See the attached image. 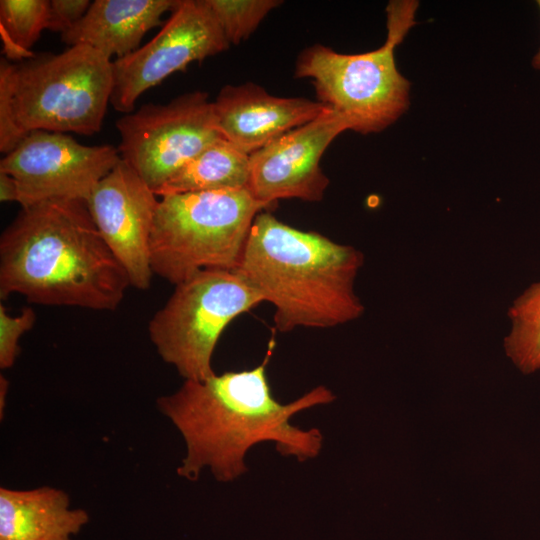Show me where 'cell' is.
I'll return each instance as SVG.
<instances>
[{
	"label": "cell",
	"instance_id": "obj_13",
	"mask_svg": "<svg viewBox=\"0 0 540 540\" xmlns=\"http://www.w3.org/2000/svg\"><path fill=\"white\" fill-rule=\"evenodd\" d=\"M213 108L222 136L250 155L327 107L306 98L273 96L257 84L245 83L224 86Z\"/></svg>",
	"mask_w": 540,
	"mask_h": 540
},
{
	"label": "cell",
	"instance_id": "obj_12",
	"mask_svg": "<svg viewBox=\"0 0 540 540\" xmlns=\"http://www.w3.org/2000/svg\"><path fill=\"white\" fill-rule=\"evenodd\" d=\"M122 160L95 186L86 201L91 217L132 287L151 285L150 236L159 199Z\"/></svg>",
	"mask_w": 540,
	"mask_h": 540
},
{
	"label": "cell",
	"instance_id": "obj_14",
	"mask_svg": "<svg viewBox=\"0 0 540 540\" xmlns=\"http://www.w3.org/2000/svg\"><path fill=\"white\" fill-rule=\"evenodd\" d=\"M179 0H95L83 18L61 40L85 45L111 59L128 56L139 48L145 34L162 24Z\"/></svg>",
	"mask_w": 540,
	"mask_h": 540
},
{
	"label": "cell",
	"instance_id": "obj_24",
	"mask_svg": "<svg viewBox=\"0 0 540 540\" xmlns=\"http://www.w3.org/2000/svg\"><path fill=\"white\" fill-rule=\"evenodd\" d=\"M537 4L540 8V0L537 1ZM532 65L535 69L537 70H540V48L538 50V52L535 54V56L533 57V60H532Z\"/></svg>",
	"mask_w": 540,
	"mask_h": 540
},
{
	"label": "cell",
	"instance_id": "obj_21",
	"mask_svg": "<svg viewBox=\"0 0 540 540\" xmlns=\"http://www.w3.org/2000/svg\"><path fill=\"white\" fill-rule=\"evenodd\" d=\"M89 0H50L47 29L60 35L75 26L91 5Z\"/></svg>",
	"mask_w": 540,
	"mask_h": 540
},
{
	"label": "cell",
	"instance_id": "obj_3",
	"mask_svg": "<svg viewBox=\"0 0 540 540\" xmlns=\"http://www.w3.org/2000/svg\"><path fill=\"white\" fill-rule=\"evenodd\" d=\"M363 254L314 231H303L261 211L250 228L237 273L274 307L279 332L331 328L359 318L354 291Z\"/></svg>",
	"mask_w": 540,
	"mask_h": 540
},
{
	"label": "cell",
	"instance_id": "obj_1",
	"mask_svg": "<svg viewBox=\"0 0 540 540\" xmlns=\"http://www.w3.org/2000/svg\"><path fill=\"white\" fill-rule=\"evenodd\" d=\"M271 351L272 346L253 369L185 380L176 392L157 399L158 409L176 426L186 444V455L177 468L179 476L194 481L203 468H209L218 481H232L247 471V451L264 441L274 442L281 455L301 462L318 456L321 432L295 427L290 418L332 402L335 395L318 386L293 402L277 401L266 375Z\"/></svg>",
	"mask_w": 540,
	"mask_h": 540
},
{
	"label": "cell",
	"instance_id": "obj_5",
	"mask_svg": "<svg viewBox=\"0 0 540 540\" xmlns=\"http://www.w3.org/2000/svg\"><path fill=\"white\" fill-rule=\"evenodd\" d=\"M417 1H391L387 6L386 42L380 48L343 54L321 44L303 50L295 76L310 78L318 101L339 113L349 130L380 132L409 106V81L395 64L394 49L415 25Z\"/></svg>",
	"mask_w": 540,
	"mask_h": 540
},
{
	"label": "cell",
	"instance_id": "obj_15",
	"mask_svg": "<svg viewBox=\"0 0 540 540\" xmlns=\"http://www.w3.org/2000/svg\"><path fill=\"white\" fill-rule=\"evenodd\" d=\"M88 521L63 490L0 488V540H72Z\"/></svg>",
	"mask_w": 540,
	"mask_h": 540
},
{
	"label": "cell",
	"instance_id": "obj_19",
	"mask_svg": "<svg viewBox=\"0 0 540 540\" xmlns=\"http://www.w3.org/2000/svg\"><path fill=\"white\" fill-rule=\"evenodd\" d=\"M229 44L250 36L265 16L281 1L206 0Z\"/></svg>",
	"mask_w": 540,
	"mask_h": 540
},
{
	"label": "cell",
	"instance_id": "obj_20",
	"mask_svg": "<svg viewBox=\"0 0 540 540\" xmlns=\"http://www.w3.org/2000/svg\"><path fill=\"white\" fill-rule=\"evenodd\" d=\"M36 313L31 307H25L22 311L12 316L8 314L6 307L0 304V367L11 368L19 354V340L24 333L29 331L35 324Z\"/></svg>",
	"mask_w": 540,
	"mask_h": 540
},
{
	"label": "cell",
	"instance_id": "obj_2",
	"mask_svg": "<svg viewBox=\"0 0 540 540\" xmlns=\"http://www.w3.org/2000/svg\"><path fill=\"white\" fill-rule=\"evenodd\" d=\"M129 277L100 235L84 200L21 207L0 237V297L114 311Z\"/></svg>",
	"mask_w": 540,
	"mask_h": 540
},
{
	"label": "cell",
	"instance_id": "obj_16",
	"mask_svg": "<svg viewBox=\"0 0 540 540\" xmlns=\"http://www.w3.org/2000/svg\"><path fill=\"white\" fill-rule=\"evenodd\" d=\"M250 155L220 138L189 160L155 193L248 190Z\"/></svg>",
	"mask_w": 540,
	"mask_h": 540
},
{
	"label": "cell",
	"instance_id": "obj_9",
	"mask_svg": "<svg viewBox=\"0 0 540 540\" xmlns=\"http://www.w3.org/2000/svg\"><path fill=\"white\" fill-rule=\"evenodd\" d=\"M121 161L112 145H83L65 133L37 130L0 161V171L19 187V204L87 201L95 186Z\"/></svg>",
	"mask_w": 540,
	"mask_h": 540
},
{
	"label": "cell",
	"instance_id": "obj_23",
	"mask_svg": "<svg viewBox=\"0 0 540 540\" xmlns=\"http://www.w3.org/2000/svg\"><path fill=\"white\" fill-rule=\"evenodd\" d=\"M8 389V381L1 375L0 377V409L1 415H3V408L5 407V397Z\"/></svg>",
	"mask_w": 540,
	"mask_h": 540
},
{
	"label": "cell",
	"instance_id": "obj_6",
	"mask_svg": "<svg viewBox=\"0 0 540 540\" xmlns=\"http://www.w3.org/2000/svg\"><path fill=\"white\" fill-rule=\"evenodd\" d=\"M265 210L246 189L161 196L149 244L153 274L177 285L202 270H234Z\"/></svg>",
	"mask_w": 540,
	"mask_h": 540
},
{
	"label": "cell",
	"instance_id": "obj_17",
	"mask_svg": "<svg viewBox=\"0 0 540 540\" xmlns=\"http://www.w3.org/2000/svg\"><path fill=\"white\" fill-rule=\"evenodd\" d=\"M507 356L524 374L540 369V281L528 287L509 309Z\"/></svg>",
	"mask_w": 540,
	"mask_h": 540
},
{
	"label": "cell",
	"instance_id": "obj_22",
	"mask_svg": "<svg viewBox=\"0 0 540 540\" xmlns=\"http://www.w3.org/2000/svg\"><path fill=\"white\" fill-rule=\"evenodd\" d=\"M0 201L19 202V187L9 174L0 171Z\"/></svg>",
	"mask_w": 540,
	"mask_h": 540
},
{
	"label": "cell",
	"instance_id": "obj_7",
	"mask_svg": "<svg viewBox=\"0 0 540 540\" xmlns=\"http://www.w3.org/2000/svg\"><path fill=\"white\" fill-rule=\"evenodd\" d=\"M262 302L234 271L202 270L175 285L148 323L149 338L185 380H204L215 374L212 357L225 328Z\"/></svg>",
	"mask_w": 540,
	"mask_h": 540
},
{
	"label": "cell",
	"instance_id": "obj_10",
	"mask_svg": "<svg viewBox=\"0 0 540 540\" xmlns=\"http://www.w3.org/2000/svg\"><path fill=\"white\" fill-rule=\"evenodd\" d=\"M229 45L206 0H179L155 37L113 61L110 103L116 111L133 112L145 91Z\"/></svg>",
	"mask_w": 540,
	"mask_h": 540
},
{
	"label": "cell",
	"instance_id": "obj_18",
	"mask_svg": "<svg viewBox=\"0 0 540 540\" xmlns=\"http://www.w3.org/2000/svg\"><path fill=\"white\" fill-rule=\"evenodd\" d=\"M49 0H1L0 36L6 59L24 61L33 57L31 48L47 29Z\"/></svg>",
	"mask_w": 540,
	"mask_h": 540
},
{
	"label": "cell",
	"instance_id": "obj_4",
	"mask_svg": "<svg viewBox=\"0 0 540 540\" xmlns=\"http://www.w3.org/2000/svg\"><path fill=\"white\" fill-rule=\"evenodd\" d=\"M113 89V61L85 45L21 62L0 61V151L32 131L93 135Z\"/></svg>",
	"mask_w": 540,
	"mask_h": 540
},
{
	"label": "cell",
	"instance_id": "obj_11",
	"mask_svg": "<svg viewBox=\"0 0 540 540\" xmlns=\"http://www.w3.org/2000/svg\"><path fill=\"white\" fill-rule=\"evenodd\" d=\"M346 130L347 121L327 107L317 118L250 154L248 191L269 208L281 199L320 201L329 184L321 157Z\"/></svg>",
	"mask_w": 540,
	"mask_h": 540
},
{
	"label": "cell",
	"instance_id": "obj_8",
	"mask_svg": "<svg viewBox=\"0 0 540 540\" xmlns=\"http://www.w3.org/2000/svg\"><path fill=\"white\" fill-rule=\"evenodd\" d=\"M121 160L156 192L189 160L220 138L213 101L203 91L167 104H144L115 124Z\"/></svg>",
	"mask_w": 540,
	"mask_h": 540
}]
</instances>
